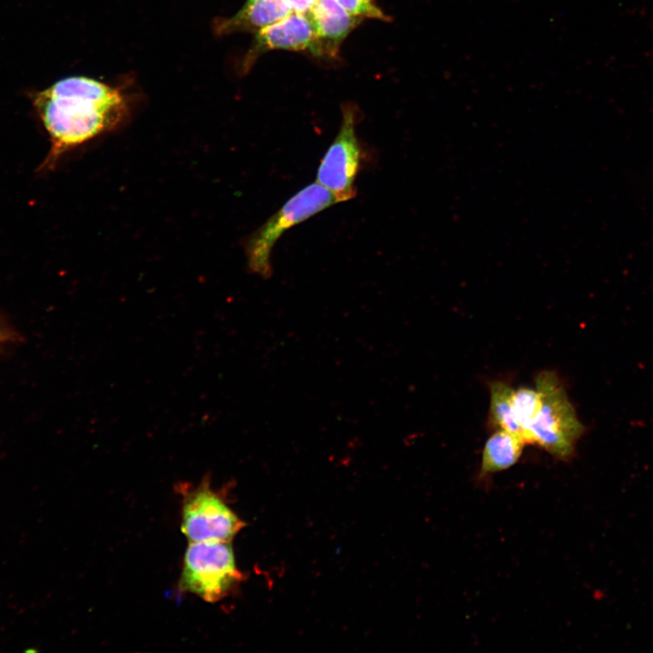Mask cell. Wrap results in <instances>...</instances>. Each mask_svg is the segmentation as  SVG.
<instances>
[{
  "mask_svg": "<svg viewBox=\"0 0 653 653\" xmlns=\"http://www.w3.org/2000/svg\"><path fill=\"white\" fill-rule=\"evenodd\" d=\"M513 391L514 388L503 381H492L489 384V424L494 430L509 432L524 441L523 429L517 422L513 413Z\"/></svg>",
  "mask_w": 653,
  "mask_h": 653,
  "instance_id": "11",
  "label": "cell"
},
{
  "mask_svg": "<svg viewBox=\"0 0 653 653\" xmlns=\"http://www.w3.org/2000/svg\"><path fill=\"white\" fill-rule=\"evenodd\" d=\"M295 13L308 15L317 0H285Z\"/></svg>",
  "mask_w": 653,
  "mask_h": 653,
  "instance_id": "14",
  "label": "cell"
},
{
  "mask_svg": "<svg viewBox=\"0 0 653 653\" xmlns=\"http://www.w3.org/2000/svg\"><path fill=\"white\" fill-rule=\"evenodd\" d=\"M34 104L51 141L47 167L64 152L116 130L130 113L119 89L84 76L55 82L35 95Z\"/></svg>",
  "mask_w": 653,
  "mask_h": 653,
  "instance_id": "1",
  "label": "cell"
},
{
  "mask_svg": "<svg viewBox=\"0 0 653 653\" xmlns=\"http://www.w3.org/2000/svg\"><path fill=\"white\" fill-rule=\"evenodd\" d=\"M356 111L350 104L342 108L341 125L320 161L316 182L329 190L336 203L355 198V181L363 161V148L356 135Z\"/></svg>",
  "mask_w": 653,
  "mask_h": 653,
  "instance_id": "6",
  "label": "cell"
},
{
  "mask_svg": "<svg viewBox=\"0 0 653 653\" xmlns=\"http://www.w3.org/2000/svg\"><path fill=\"white\" fill-rule=\"evenodd\" d=\"M336 203L332 193L317 182L301 189L248 238L245 250L249 270L269 278L272 249L281 235Z\"/></svg>",
  "mask_w": 653,
  "mask_h": 653,
  "instance_id": "3",
  "label": "cell"
},
{
  "mask_svg": "<svg viewBox=\"0 0 653 653\" xmlns=\"http://www.w3.org/2000/svg\"><path fill=\"white\" fill-rule=\"evenodd\" d=\"M15 334L5 321L0 319V348L8 342L14 341Z\"/></svg>",
  "mask_w": 653,
  "mask_h": 653,
  "instance_id": "15",
  "label": "cell"
},
{
  "mask_svg": "<svg viewBox=\"0 0 653 653\" xmlns=\"http://www.w3.org/2000/svg\"><path fill=\"white\" fill-rule=\"evenodd\" d=\"M308 15L317 34L313 50L316 54H334L339 44L358 22L336 0H317Z\"/></svg>",
  "mask_w": 653,
  "mask_h": 653,
  "instance_id": "7",
  "label": "cell"
},
{
  "mask_svg": "<svg viewBox=\"0 0 653 653\" xmlns=\"http://www.w3.org/2000/svg\"><path fill=\"white\" fill-rule=\"evenodd\" d=\"M541 407L524 430L526 443L537 444L554 457L567 461L586 431L558 374L542 370L535 378Z\"/></svg>",
  "mask_w": 653,
  "mask_h": 653,
  "instance_id": "2",
  "label": "cell"
},
{
  "mask_svg": "<svg viewBox=\"0 0 653 653\" xmlns=\"http://www.w3.org/2000/svg\"><path fill=\"white\" fill-rule=\"evenodd\" d=\"M241 578L229 542H190L182 563L179 589L207 602L225 598Z\"/></svg>",
  "mask_w": 653,
  "mask_h": 653,
  "instance_id": "4",
  "label": "cell"
},
{
  "mask_svg": "<svg viewBox=\"0 0 653 653\" xmlns=\"http://www.w3.org/2000/svg\"><path fill=\"white\" fill-rule=\"evenodd\" d=\"M181 531L190 542H230L245 525L205 478L197 486L181 484Z\"/></svg>",
  "mask_w": 653,
  "mask_h": 653,
  "instance_id": "5",
  "label": "cell"
},
{
  "mask_svg": "<svg viewBox=\"0 0 653 653\" xmlns=\"http://www.w3.org/2000/svg\"><path fill=\"white\" fill-rule=\"evenodd\" d=\"M342 7L355 17H367L385 20V15L375 5L374 0H336Z\"/></svg>",
  "mask_w": 653,
  "mask_h": 653,
  "instance_id": "13",
  "label": "cell"
},
{
  "mask_svg": "<svg viewBox=\"0 0 653 653\" xmlns=\"http://www.w3.org/2000/svg\"><path fill=\"white\" fill-rule=\"evenodd\" d=\"M541 395L534 387L521 386L514 389L512 395V408L515 418L523 429L535 419L541 407Z\"/></svg>",
  "mask_w": 653,
  "mask_h": 653,
  "instance_id": "12",
  "label": "cell"
},
{
  "mask_svg": "<svg viewBox=\"0 0 653 653\" xmlns=\"http://www.w3.org/2000/svg\"><path fill=\"white\" fill-rule=\"evenodd\" d=\"M292 9L285 0H248L229 22V29L257 30L270 25L290 15Z\"/></svg>",
  "mask_w": 653,
  "mask_h": 653,
  "instance_id": "10",
  "label": "cell"
},
{
  "mask_svg": "<svg viewBox=\"0 0 653 653\" xmlns=\"http://www.w3.org/2000/svg\"><path fill=\"white\" fill-rule=\"evenodd\" d=\"M525 444L517 435L494 430L482 449L480 476L485 477L513 466L521 458Z\"/></svg>",
  "mask_w": 653,
  "mask_h": 653,
  "instance_id": "9",
  "label": "cell"
},
{
  "mask_svg": "<svg viewBox=\"0 0 653 653\" xmlns=\"http://www.w3.org/2000/svg\"><path fill=\"white\" fill-rule=\"evenodd\" d=\"M317 43L315 26L308 15L290 14L259 30L257 44L260 49L313 52Z\"/></svg>",
  "mask_w": 653,
  "mask_h": 653,
  "instance_id": "8",
  "label": "cell"
}]
</instances>
